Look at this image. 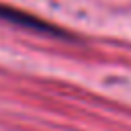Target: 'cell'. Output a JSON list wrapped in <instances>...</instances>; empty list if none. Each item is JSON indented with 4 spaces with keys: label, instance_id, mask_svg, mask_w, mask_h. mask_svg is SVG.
Listing matches in <instances>:
<instances>
[{
    "label": "cell",
    "instance_id": "cell-1",
    "mask_svg": "<svg viewBox=\"0 0 131 131\" xmlns=\"http://www.w3.org/2000/svg\"><path fill=\"white\" fill-rule=\"evenodd\" d=\"M0 20H6L10 25H18V27H25V29H31L35 33H43V35H51V37H57V39H74L68 31L47 23V20H41L39 16H33L25 10H18V8H12V6H4L0 4Z\"/></svg>",
    "mask_w": 131,
    "mask_h": 131
}]
</instances>
